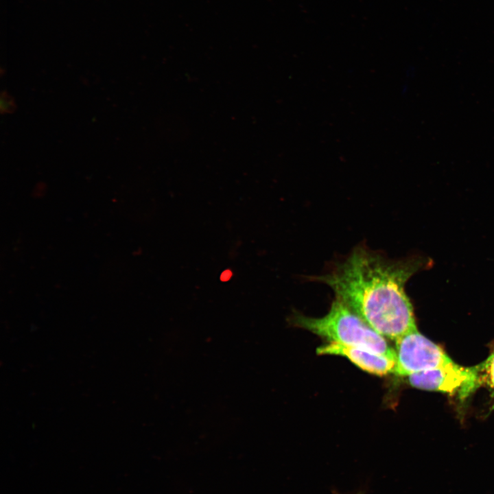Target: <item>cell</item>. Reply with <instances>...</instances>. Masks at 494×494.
I'll return each instance as SVG.
<instances>
[{"mask_svg":"<svg viewBox=\"0 0 494 494\" xmlns=\"http://www.w3.org/2000/svg\"><path fill=\"white\" fill-rule=\"evenodd\" d=\"M318 355H335L344 357L362 370L376 375L395 373L396 358L369 350L334 342L318 347Z\"/></svg>","mask_w":494,"mask_h":494,"instance_id":"5","label":"cell"},{"mask_svg":"<svg viewBox=\"0 0 494 494\" xmlns=\"http://www.w3.org/2000/svg\"><path fill=\"white\" fill-rule=\"evenodd\" d=\"M482 381L489 386L491 393L493 403L491 410H494V349L488 358L480 364Z\"/></svg>","mask_w":494,"mask_h":494,"instance_id":"6","label":"cell"},{"mask_svg":"<svg viewBox=\"0 0 494 494\" xmlns=\"http://www.w3.org/2000/svg\"><path fill=\"white\" fill-rule=\"evenodd\" d=\"M395 375L409 376L454 362L437 344L414 329L395 341Z\"/></svg>","mask_w":494,"mask_h":494,"instance_id":"3","label":"cell"},{"mask_svg":"<svg viewBox=\"0 0 494 494\" xmlns=\"http://www.w3.org/2000/svg\"><path fill=\"white\" fill-rule=\"evenodd\" d=\"M290 320L292 325L308 330L329 342L360 347L395 357V351L389 346L386 338L336 296L324 316L312 318L294 313Z\"/></svg>","mask_w":494,"mask_h":494,"instance_id":"2","label":"cell"},{"mask_svg":"<svg viewBox=\"0 0 494 494\" xmlns=\"http://www.w3.org/2000/svg\"><path fill=\"white\" fill-rule=\"evenodd\" d=\"M409 384L419 389L458 395H470L482 382L480 364L464 367L453 363L448 366L408 376Z\"/></svg>","mask_w":494,"mask_h":494,"instance_id":"4","label":"cell"},{"mask_svg":"<svg viewBox=\"0 0 494 494\" xmlns=\"http://www.w3.org/2000/svg\"><path fill=\"white\" fill-rule=\"evenodd\" d=\"M15 108L13 99L6 93H2L1 96V112L12 113Z\"/></svg>","mask_w":494,"mask_h":494,"instance_id":"7","label":"cell"},{"mask_svg":"<svg viewBox=\"0 0 494 494\" xmlns=\"http://www.w3.org/2000/svg\"><path fill=\"white\" fill-rule=\"evenodd\" d=\"M429 264L419 256L390 259L360 244L329 272L311 279L330 287L375 331L395 341L417 328L405 287Z\"/></svg>","mask_w":494,"mask_h":494,"instance_id":"1","label":"cell"}]
</instances>
